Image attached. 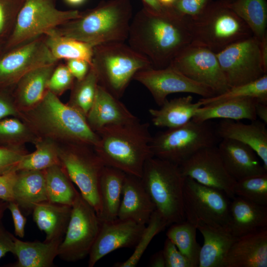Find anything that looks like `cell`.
<instances>
[{
    "instance_id": "obj_1",
    "label": "cell",
    "mask_w": 267,
    "mask_h": 267,
    "mask_svg": "<svg viewBox=\"0 0 267 267\" xmlns=\"http://www.w3.org/2000/svg\"><path fill=\"white\" fill-rule=\"evenodd\" d=\"M127 40L153 68L161 69L170 65L192 38L184 18L170 8L156 12L143 7L132 19Z\"/></svg>"
},
{
    "instance_id": "obj_2",
    "label": "cell",
    "mask_w": 267,
    "mask_h": 267,
    "mask_svg": "<svg viewBox=\"0 0 267 267\" xmlns=\"http://www.w3.org/2000/svg\"><path fill=\"white\" fill-rule=\"evenodd\" d=\"M149 127L139 120L104 127L96 132L99 141L94 149L105 166L140 178L145 163L153 157Z\"/></svg>"
},
{
    "instance_id": "obj_3",
    "label": "cell",
    "mask_w": 267,
    "mask_h": 267,
    "mask_svg": "<svg viewBox=\"0 0 267 267\" xmlns=\"http://www.w3.org/2000/svg\"><path fill=\"white\" fill-rule=\"evenodd\" d=\"M132 19L129 0H110L82 12L79 17L56 28L62 35L93 46L127 40Z\"/></svg>"
},
{
    "instance_id": "obj_4",
    "label": "cell",
    "mask_w": 267,
    "mask_h": 267,
    "mask_svg": "<svg viewBox=\"0 0 267 267\" xmlns=\"http://www.w3.org/2000/svg\"><path fill=\"white\" fill-rule=\"evenodd\" d=\"M183 18L191 36V43L215 53L253 36L246 24L220 0L212 1L197 16Z\"/></svg>"
},
{
    "instance_id": "obj_5",
    "label": "cell",
    "mask_w": 267,
    "mask_h": 267,
    "mask_svg": "<svg viewBox=\"0 0 267 267\" xmlns=\"http://www.w3.org/2000/svg\"><path fill=\"white\" fill-rule=\"evenodd\" d=\"M90 66L96 74L98 85L118 99L137 72L153 68L147 58L122 42L94 46Z\"/></svg>"
},
{
    "instance_id": "obj_6",
    "label": "cell",
    "mask_w": 267,
    "mask_h": 267,
    "mask_svg": "<svg viewBox=\"0 0 267 267\" xmlns=\"http://www.w3.org/2000/svg\"><path fill=\"white\" fill-rule=\"evenodd\" d=\"M185 177L179 166L152 157L145 163L140 179L157 210L170 225L185 219Z\"/></svg>"
},
{
    "instance_id": "obj_7",
    "label": "cell",
    "mask_w": 267,
    "mask_h": 267,
    "mask_svg": "<svg viewBox=\"0 0 267 267\" xmlns=\"http://www.w3.org/2000/svg\"><path fill=\"white\" fill-rule=\"evenodd\" d=\"M32 112L34 124L44 134L70 143L86 144L93 147L99 136L88 123L86 116L75 108L62 103L47 90Z\"/></svg>"
},
{
    "instance_id": "obj_8",
    "label": "cell",
    "mask_w": 267,
    "mask_h": 267,
    "mask_svg": "<svg viewBox=\"0 0 267 267\" xmlns=\"http://www.w3.org/2000/svg\"><path fill=\"white\" fill-rule=\"evenodd\" d=\"M219 139L215 126L209 121L191 120L182 126L152 136L150 148L153 157L179 166L201 149L216 146Z\"/></svg>"
},
{
    "instance_id": "obj_9",
    "label": "cell",
    "mask_w": 267,
    "mask_h": 267,
    "mask_svg": "<svg viewBox=\"0 0 267 267\" xmlns=\"http://www.w3.org/2000/svg\"><path fill=\"white\" fill-rule=\"evenodd\" d=\"M56 1L24 0L6 47L10 49L32 41L81 15L82 12L77 10L58 9Z\"/></svg>"
},
{
    "instance_id": "obj_10",
    "label": "cell",
    "mask_w": 267,
    "mask_h": 267,
    "mask_svg": "<svg viewBox=\"0 0 267 267\" xmlns=\"http://www.w3.org/2000/svg\"><path fill=\"white\" fill-rule=\"evenodd\" d=\"M71 146L59 149L61 165L80 194L93 208L97 216L100 211L99 181L105 165L92 146L70 143Z\"/></svg>"
},
{
    "instance_id": "obj_11",
    "label": "cell",
    "mask_w": 267,
    "mask_h": 267,
    "mask_svg": "<svg viewBox=\"0 0 267 267\" xmlns=\"http://www.w3.org/2000/svg\"><path fill=\"white\" fill-rule=\"evenodd\" d=\"M230 203L222 191L185 178L183 204L185 220L196 226L204 223L228 228Z\"/></svg>"
},
{
    "instance_id": "obj_12",
    "label": "cell",
    "mask_w": 267,
    "mask_h": 267,
    "mask_svg": "<svg viewBox=\"0 0 267 267\" xmlns=\"http://www.w3.org/2000/svg\"><path fill=\"white\" fill-rule=\"evenodd\" d=\"M101 222L90 204L79 193L72 205L68 226L58 249V257L75 262L89 255Z\"/></svg>"
},
{
    "instance_id": "obj_13",
    "label": "cell",
    "mask_w": 267,
    "mask_h": 267,
    "mask_svg": "<svg viewBox=\"0 0 267 267\" xmlns=\"http://www.w3.org/2000/svg\"><path fill=\"white\" fill-rule=\"evenodd\" d=\"M216 55L229 88L267 74L261 61L260 40L254 36L233 43Z\"/></svg>"
},
{
    "instance_id": "obj_14",
    "label": "cell",
    "mask_w": 267,
    "mask_h": 267,
    "mask_svg": "<svg viewBox=\"0 0 267 267\" xmlns=\"http://www.w3.org/2000/svg\"><path fill=\"white\" fill-rule=\"evenodd\" d=\"M170 65L192 80L208 86L216 95L229 89L216 53L203 46L191 43L179 52Z\"/></svg>"
},
{
    "instance_id": "obj_15",
    "label": "cell",
    "mask_w": 267,
    "mask_h": 267,
    "mask_svg": "<svg viewBox=\"0 0 267 267\" xmlns=\"http://www.w3.org/2000/svg\"><path fill=\"white\" fill-rule=\"evenodd\" d=\"M133 79L146 88L159 106L167 99L168 95L172 93H191L202 98L216 95L208 86L192 80L171 65L164 68H150L139 71Z\"/></svg>"
},
{
    "instance_id": "obj_16",
    "label": "cell",
    "mask_w": 267,
    "mask_h": 267,
    "mask_svg": "<svg viewBox=\"0 0 267 267\" xmlns=\"http://www.w3.org/2000/svg\"><path fill=\"white\" fill-rule=\"evenodd\" d=\"M179 168L185 177L221 190L229 198L235 196L234 187L236 181L227 172L217 146L201 149Z\"/></svg>"
},
{
    "instance_id": "obj_17",
    "label": "cell",
    "mask_w": 267,
    "mask_h": 267,
    "mask_svg": "<svg viewBox=\"0 0 267 267\" xmlns=\"http://www.w3.org/2000/svg\"><path fill=\"white\" fill-rule=\"evenodd\" d=\"M0 59V84H15L37 67L58 62L45 44L44 35L10 49Z\"/></svg>"
},
{
    "instance_id": "obj_18",
    "label": "cell",
    "mask_w": 267,
    "mask_h": 267,
    "mask_svg": "<svg viewBox=\"0 0 267 267\" xmlns=\"http://www.w3.org/2000/svg\"><path fill=\"white\" fill-rule=\"evenodd\" d=\"M144 227V225L130 220L117 218L101 222L99 232L89 255L88 267H94L101 259L116 250L134 247Z\"/></svg>"
},
{
    "instance_id": "obj_19",
    "label": "cell",
    "mask_w": 267,
    "mask_h": 267,
    "mask_svg": "<svg viewBox=\"0 0 267 267\" xmlns=\"http://www.w3.org/2000/svg\"><path fill=\"white\" fill-rule=\"evenodd\" d=\"M267 267V227L237 238L223 262V267Z\"/></svg>"
},
{
    "instance_id": "obj_20",
    "label": "cell",
    "mask_w": 267,
    "mask_h": 267,
    "mask_svg": "<svg viewBox=\"0 0 267 267\" xmlns=\"http://www.w3.org/2000/svg\"><path fill=\"white\" fill-rule=\"evenodd\" d=\"M224 165L236 181L267 173L255 151L248 145L231 139H222L217 146Z\"/></svg>"
},
{
    "instance_id": "obj_21",
    "label": "cell",
    "mask_w": 267,
    "mask_h": 267,
    "mask_svg": "<svg viewBox=\"0 0 267 267\" xmlns=\"http://www.w3.org/2000/svg\"><path fill=\"white\" fill-rule=\"evenodd\" d=\"M215 130L219 138L233 139L251 147L267 170V129L264 122L256 119L244 124L222 119L215 126Z\"/></svg>"
},
{
    "instance_id": "obj_22",
    "label": "cell",
    "mask_w": 267,
    "mask_h": 267,
    "mask_svg": "<svg viewBox=\"0 0 267 267\" xmlns=\"http://www.w3.org/2000/svg\"><path fill=\"white\" fill-rule=\"evenodd\" d=\"M86 118L89 127L95 132L106 126L127 124L139 120L119 99L99 85L94 102Z\"/></svg>"
},
{
    "instance_id": "obj_23",
    "label": "cell",
    "mask_w": 267,
    "mask_h": 267,
    "mask_svg": "<svg viewBox=\"0 0 267 267\" xmlns=\"http://www.w3.org/2000/svg\"><path fill=\"white\" fill-rule=\"evenodd\" d=\"M155 210L140 178L126 174L118 218L145 225Z\"/></svg>"
},
{
    "instance_id": "obj_24",
    "label": "cell",
    "mask_w": 267,
    "mask_h": 267,
    "mask_svg": "<svg viewBox=\"0 0 267 267\" xmlns=\"http://www.w3.org/2000/svg\"><path fill=\"white\" fill-rule=\"evenodd\" d=\"M267 227V206L235 196L230 201L228 229L236 238Z\"/></svg>"
},
{
    "instance_id": "obj_25",
    "label": "cell",
    "mask_w": 267,
    "mask_h": 267,
    "mask_svg": "<svg viewBox=\"0 0 267 267\" xmlns=\"http://www.w3.org/2000/svg\"><path fill=\"white\" fill-rule=\"evenodd\" d=\"M196 226L204 238L198 267H223V260L237 238L227 228L204 223Z\"/></svg>"
},
{
    "instance_id": "obj_26",
    "label": "cell",
    "mask_w": 267,
    "mask_h": 267,
    "mask_svg": "<svg viewBox=\"0 0 267 267\" xmlns=\"http://www.w3.org/2000/svg\"><path fill=\"white\" fill-rule=\"evenodd\" d=\"M72 206L41 202L34 208L32 214L39 229L45 233L44 241L63 240L70 219Z\"/></svg>"
},
{
    "instance_id": "obj_27",
    "label": "cell",
    "mask_w": 267,
    "mask_h": 267,
    "mask_svg": "<svg viewBox=\"0 0 267 267\" xmlns=\"http://www.w3.org/2000/svg\"><path fill=\"white\" fill-rule=\"evenodd\" d=\"M13 194V201L25 215L32 213L36 204L47 201L44 170L18 171Z\"/></svg>"
},
{
    "instance_id": "obj_28",
    "label": "cell",
    "mask_w": 267,
    "mask_h": 267,
    "mask_svg": "<svg viewBox=\"0 0 267 267\" xmlns=\"http://www.w3.org/2000/svg\"><path fill=\"white\" fill-rule=\"evenodd\" d=\"M258 99L252 97L233 98L200 107L192 120L202 122L214 119L251 121L257 119L255 104Z\"/></svg>"
},
{
    "instance_id": "obj_29",
    "label": "cell",
    "mask_w": 267,
    "mask_h": 267,
    "mask_svg": "<svg viewBox=\"0 0 267 267\" xmlns=\"http://www.w3.org/2000/svg\"><path fill=\"white\" fill-rule=\"evenodd\" d=\"M201 106L199 100L193 103V97L188 95L171 100L167 99L160 109L150 108L148 111L155 126L170 129L189 122Z\"/></svg>"
},
{
    "instance_id": "obj_30",
    "label": "cell",
    "mask_w": 267,
    "mask_h": 267,
    "mask_svg": "<svg viewBox=\"0 0 267 267\" xmlns=\"http://www.w3.org/2000/svg\"><path fill=\"white\" fill-rule=\"evenodd\" d=\"M126 174L116 168L105 166L99 181L101 222L118 218L123 184Z\"/></svg>"
},
{
    "instance_id": "obj_31",
    "label": "cell",
    "mask_w": 267,
    "mask_h": 267,
    "mask_svg": "<svg viewBox=\"0 0 267 267\" xmlns=\"http://www.w3.org/2000/svg\"><path fill=\"white\" fill-rule=\"evenodd\" d=\"M62 240L50 242L24 241L15 238L13 254L17 261L9 267H52L58 256V249Z\"/></svg>"
},
{
    "instance_id": "obj_32",
    "label": "cell",
    "mask_w": 267,
    "mask_h": 267,
    "mask_svg": "<svg viewBox=\"0 0 267 267\" xmlns=\"http://www.w3.org/2000/svg\"><path fill=\"white\" fill-rule=\"evenodd\" d=\"M57 62L35 68L24 75L17 84L16 97L22 107L36 105L47 90L49 78Z\"/></svg>"
},
{
    "instance_id": "obj_33",
    "label": "cell",
    "mask_w": 267,
    "mask_h": 267,
    "mask_svg": "<svg viewBox=\"0 0 267 267\" xmlns=\"http://www.w3.org/2000/svg\"><path fill=\"white\" fill-rule=\"evenodd\" d=\"M45 44L57 60L81 59L91 65L93 46L87 43L64 36L52 29L44 35Z\"/></svg>"
},
{
    "instance_id": "obj_34",
    "label": "cell",
    "mask_w": 267,
    "mask_h": 267,
    "mask_svg": "<svg viewBox=\"0 0 267 267\" xmlns=\"http://www.w3.org/2000/svg\"><path fill=\"white\" fill-rule=\"evenodd\" d=\"M47 201L72 206L79 192L61 165H53L44 170Z\"/></svg>"
},
{
    "instance_id": "obj_35",
    "label": "cell",
    "mask_w": 267,
    "mask_h": 267,
    "mask_svg": "<svg viewBox=\"0 0 267 267\" xmlns=\"http://www.w3.org/2000/svg\"><path fill=\"white\" fill-rule=\"evenodd\" d=\"M225 4L246 24L253 36L259 40L267 34V0H235Z\"/></svg>"
},
{
    "instance_id": "obj_36",
    "label": "cell",
    "mask_w": 267,
    "mask_h": 267,
    "mask_svg": "<svg viewBox=\"0 0 267 267\" xmlns=\"http://www.w3.org/2000/svg\"><path fill=\"white\" fill-rule=\"evenodd\" d=\"M166 232L169 239L191 262L198 267L201 246L196 240L197 226L186 220L171 224Z\"/></svg>"
},
{
    "instance_id": "obj_37",
    "label": "cell",
    "mask_w": 267,
    "mask_h": 267,
    "mask_svg": "<svg viewBox=\"0 0 267 267\" xmlns=\"http://www.w3.org/2000/svg\"><path fill=\"white\" fill-rule=\"evenodd\" d=\"M252 97L267 103V74L253 82L230 88L226 92L199 100L202 106L233 98Z\"/></svg>"
},
{
    "instance_id": "obj_38",
    "label": "cell",
    "mask_w": 267,
    "mask_h": 267,
    "mask_svg": "<svg viewBox=\"0 0 267 267\" xmlns=\"http://www.w3.org/2000/svg\"><path fill=\"white\" fill-rule=\"evenodd\" d=\"M98 85L96 74L90 66L87 75L74 82L68 104L87 116L94 102Z\"/></svg>"
},
{
    "instance_id": "obj_39",
    "label": "cell",
    "mask_w": 267,
    "mask_h": 267,
    "mask_svg": "<svg viewBox=\"0 0 267 267\" xmlns=\"http://www.w3.org/2000/svg\"><path fill=\"white\" fill-rule=\"evenodd\" d=\"M57 164H61L59 149L52 142L45 140L38 142L33 153L23 155L16 170L43 171Z\"/></svg>"
},
{
    "instance_id": "obj_40",
    "label": "cell",
    "mask_w": 267,
    "mask_h": 267,
    "mask_svg": "<svg viewBox=\"0 0 267 267\" xmlns=\"http://www.w3.org/2000/svg\"><path fill=\"white\" fill-rule=\"evenodd\" d=\"M170 225L164 217L156 210L152 213L148 223L145 225L141 236L134 250L126 261L117 262L115 267H134L138 264L142 255L153 238Z\"/></svg>"
},
{
    "instance_id": "obj_41",
    "label": "cell",
    "mask_w": 267,
    "mask_h": 267,
    "mask_svg": "<svg viewBox=\"0 0 267 267\" xmlns=\"http://www.w3.org/2000/svg\"><path fill=\"white\" fill-rule=\"evenodd\" d=\"M234 193L235 196L267 206V173L237 180L234 187Z\"/></svg>"
},
{
    "instance_id": "obj_42",
    "label": "cell",
    "mask_w": 267,
    "mask_h": 267,
    "mask_svg": "<svg viewBox=\"0 0 267 267\" xmlns=\"http://www.w3.org/2000/svg\"><path fill=\"white\" fill-rule=\"evenodd\" d=\"M75 78L66 64H57L47 83V90L57 96L71 89Z\"/></svg>"
},
{
    "instance_id": "obj_43",
    "label": "cell",
    "mask_w": 267,
    "mask_h": 267,
    "mask_svg": "<svg viewBox=\"0 0 267 267\" xmlns=\"http://www.w3.org/2000/svg\"><path fill=\"white\" fill-rule=\"evenodd\" d=\"M24 2V0H0V36L9 27L13 31Z\"/></svg>"
},
{
    "instance_id": "obj_44",
    "label": "cell",
    "mask_w": 267,
    "mask_h": 267,
    "mask_svg": "<svg viewBox=\"0 0 267 267\" xmlns=\"http://www.w3.org/2000/svg\"><path fill=\"white\" fill-rule=\"evenodd\" d=\"M212 0H175L171 9L182 17H194L200 15Z\"/></svg>"
},
{
    "instance_id": "obj_45",
    "label": "cell",
    "mask_w": 267,
    "mask_h": 267,
    "mask_svg": "<svg viewBox=\"0 0 267 267\" xmlns=\"http://www.w3.org/2000/svg\"><path fill=\"white\" fill-rule=\"evenodd\" d=\"M162 251L165 267H193L190 261L168 238L165 240Z\"/></svg>"
},
{
    "instance_id": "obj_46",
    "label": "cell",
    "mask_w": 267,
    "mask_h": 267,
    "mask_svg": "<svg viewBox=\"0 0 267 267\" xmlns=\"http://www.w3.org/2000/svg\"><path fill=\"white\" fill-rule=\"evenodd\" d=\"M24 154L18 149L0 147V175L16 170L17 165Z\"/></svg>"
},
{
    "instance_id": "obj_47",
    "label": "cell",
    "mask_w": 267,
    "mask_h": 267,
    "mask_svg": "<svg viewBox=\"0 0 267 267\" xmlns=\"http://www.w3.org/2000/svg\"><path fill=\"white\" fill-rule=\"evenodd\" d=\"M25 125L15 118H7L0 121V136L5 137H22L26 134Z\"/></svg>"
},
{
    "instance_id": "obj_48",
    "label": "cell",
    "mask_w": 267,
    "mask_h": 267,
    "mask_svg": "<svg viewBox=\"0 0 267 267\" xmlns=\"http://www.w3.org/2000/svg\"><path fill=\"white\" fill-rule=\"evenodd\" d=\"M17 174L18 171L14 169L0 175V199L13 201V189Z\"/></svg>"
},
{
    "instance_id": "obj_49",
    "label": "cell",
    "mask_w": 267,
    "mask_h": 267,
    "mask_svg": "<svg viewBox=\"0 0 267 267\" xmlns=\"http://www.w3.org/2000/svg\"><path fill=\"white\" fill-rule=\"evenodd\" d=\"M7 209L9 210L12 216L15 234L20 238H23L27 222L26 218L22 214L18 204L13 201L8 202Z\"/></svg>"
},
{
    "instance_id": "obj_50",
    "label": "cell",
    "mask_w": 267,
    "mask_h": 267,
    "mask_svg": "<svg viewBox=\"0 0 267 267\" xmlns=\"http://www.w3.org/2000/svg\"><path fill=\"white\" fill-rule=\"evenodd\" d=\"M15 237L3 226L0 219V259L7 253L13 254L15 245Z\"/></svg>"
},
{
    "instance_id": "obj_51",
    "label": "cell",
    "mask_w": 267,
    "mask_h": 267,
    "mask_svg": "<svg viewBox=\"0 0 267 267\" xmlns=\"http://www.w3.org/2000/svg\"><path fill=\"white\" fill-rule=\"evenodd\" d=\"M66 66L76 80H81L88 74L90 65L81 59H71L66 60Z\"/></svg>"
},
{
    "instance_id": "obj_52",
    "label": "cell",
    "mask_w": 267,
    "mask_h": 267,
    "mask_svg": "<svg viewBox=\"0 0 267 267\" xmlns=\"http://www.w3.org/2000/svg\"><path fill=\"white\" fill-rule=\"evenodd\" d=\"M16 111L12 104L5 98L0 96V121L8 116H14Z\"/></svg>"
},
{
    "instance_id": "obj_53",
    "label": "cell",
    "mask_w": 267,
    "mask_h": 267,
    "mask_svg": "<svg viewBox=\"0 0 267 267\" xmlns=\"http://www.w3.org/2000/svg\"><path fill=\"white\" fill-rule=\"evenodd\" d=\"M260 53L263 68L267 73V33L260 40Z\"/></svg>"
},
{
    "instance_id": "obj_54",
    "label": "cell",
    "mask_w": 267,
    "mask_h": 267,
    "mask_svg": "<svg viewBox=\"0 0 267 267\" xmlns=\"http://www.w3.org/2000/svg\"><path fill=\"white\" fill-rule=\"evenodd\" d=\"M255 113L257 117L267 124V103H265L258 100L255 104Z\"/></svg>"
},
{
    "instance_id": "obj_55",
    "label": "cell",
    "mask_w": 267,
    "mask_h": 267,
    "mask_svg": "<svg viewBox=\"0 0 267 267\" xmlns=\"http://www.w3.org/2000/svg\"><path fill=\"white\" fill-rule=\"evenodd\" d=\"M144 7L156 12H162L166 10L167 8L164 7L159 0H142Z\"/></svg>"
},
{
    "instance_id": "obj_56",
    "label": "cell",
    "mask_w": 267,
    "mask_h": 267,
    "mask_svg": "<svg viewBox=\"0 0 267 267\" xmlns=\"http://www.w3.org/2000/svg\"><path fill=\"white\" fill-rule=\"evenodd\" d=\"M149 266L152 267H165V261L162 250L154 253L150 258Z\"/></svg>"
},
{
    "instance_id": "obj_57",
    "label": "cell",
    "mask_w": 267,
    "mask_h": 267,
    "mask_svg": "<svg viewBox=\"0 0 267 267\" xmlns=\"http://www.w3.org/2000/svg\"><path fill=\"white\" fill-rule=\"evenodd\" d=\"M8 202L0 199V219H1L4 212L7 209Z\"/></svg>"
},
{
    "instance_id": "obj_58",
    "label": "cell",
    "mask_w": 267,
    "mask_h": 267,
    "mask_svg": "<svg viewBox=\"0 0 267 267\" xmlns=\"http://www.w3.org/2000/svg\"><path fill=\"white\" fill-rule=\"evenodd\" d=\"M86 0H64L65 2L67 4L73 6L82 5L86 1Z\"/></svg>"
},
{
    "instance_id": "obj_59",
    "label": "cell",
    "mask_w": 267,
    "mask_h": 267,
    "mask_svg": "<svg viewBox=\"0 0 267 267\" xmlns=\"http://www.w3.org/2000/svg\"><path fill=\"white\" fill-rule=\"evenodd\" d=\"M175 0H159L161 4L165 7L171 8Z\"/></svg>"
},
{
    "instance_id": "obj_60",
    "label": "cell",
    "mask_w": 267,
    "mask_h": 267,
    "mask_svg": "<svg viewBox=\"0 0 267 267\" xmlns=\"http://www.w3.org/2000/svg\"><path fill=\"white\" fill-rule=\"evenodd\" d=\"M222 2H224V3H230V2H231L233 1H234L235 0H219Z\"/></svg>"
}]
</instances>
